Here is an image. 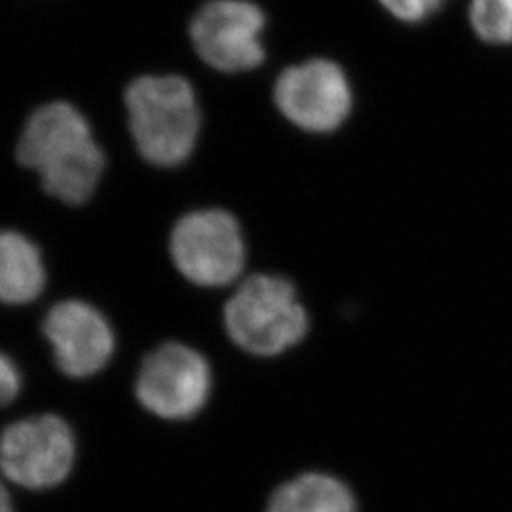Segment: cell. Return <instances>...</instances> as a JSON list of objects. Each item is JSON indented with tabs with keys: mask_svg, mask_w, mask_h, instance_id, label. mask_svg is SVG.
<instances>
[{
	"mask_svg": "<svg viewBox=\"0 0 512 512\" xmlns=\"http://www.w3.org/2000/svg\"><path fill=\"white\" fill-rule=\"evenodd\" d=\"M18 160L37 173L46 194L71 205L92 198L107 164L88 120L65 101L31 114L19 137Z\"/></svg>",
	"mask_w": 512,
	"mask_h": 512,
	"instance_id": "6da1fadb",
	"label": "cell"
},
{
	"mask_svg": "<svg viewBox=\"0 0 512 512\" xmlns=\"http://www.w3.org/2000/svg\"><path fill=\"white\" fill-rule=\"evenodd\" d=\"M129 129L148 164L175 167L198 145L202 114L183 76H141L126 92Z\"/></svg>",
	"mask_w": 512,
	"mask_h": 512,
	"instance_id": "7a4b0ae2",
	"label": "cell"
},
{
	"mask_svg": "<svg viewBox=\"0 0 512 512\" xmlns=\"http://www.w3.org/2000/svg\"><path fill=\"white\" fill-rule=\"evenodd\" d=\"M224 325L238 348L272 357L293 348L306 336L308 313L287 279L253 275L228 300Z\"/></svg>",
	"mask_w": 512,
	"mask_h": 512,
	"instance_id": "3957f363",
	"label": "cell"
},
{
	"mask_svg": "<svg viewBox=\"0 0 512 512\" xmlns=\"http://www.w3.org/2000/svg\"><path fill=\"white\" fill-rule=\"evenodd\" d=\"M177 270L200 287H224L245 268V241L238 220L222 209L192 211L171 234Z\"/></svg>",
	"mask_w": 512,
	"mask_h": 512,
	"instance_id": "277c9868",
	"label": "cell"
},
{
	"mask_svg": "<svg viewBox=\"0 0 512 512\" xmlns=\"http://www.w3.org/2000/svg\"><path fill=\"white\" fill-rule=\"evenodd\" d=\"M74 459L73 429L57 416L16 421L0 435V471L27 490H50L65 482Z\"/></svg>",
	"mask_w": 512,
	"mask_h": 512,
	"instance_id": "5b68a950",
	"label": "cell"
},
{
	"mask_svg": "<svg viewBox=\"0 0 512 512\" xmlns=\"http://www.w3.org/2000/svg\"><path fill=\"white\" fill-rule=\"evenodd\" d=\"M211 385V368L202 353L169 342L143 361L135 395L141 406L158 418L188 420L207 403Z\"/></svg>",
	"mask_w": 512,
	"mask_h": 512,
	"instance_id": "8992f818",
	"label": "cell"
},
{
	"mask_svg": "<svg viewBox=\"0 0 512 512\" xmlns=\"http://www.w3.org/2000/svg\"><path fill=\"white\" fill-rule=\"evenodd\" d=\"M264 12L249 0H211L192 19L190 38L207 65L243 73L264 61Z\"/></svg>",
	"mask_w": 512,
	"mask_h": 512,
	"instance_id": "52a82bcc",
	"label": "cell"
},
{
	"mask_svg": "<svg viewBox=\"0 0 512 512\" xmlns=\"http://www.w3.org/2000/svg\"><path fill=\"white\" fill-rule=\"evenodd\" d=\"M274 95L281 114L311 133L340 128L353 105L348 76L329 59H311L283 71Z\"/></svg>",
	"mask_w": 512,
	"mask_h": 512,
	"instance_id": "ba28073f",
	"label": "cell"
},
{
	"mask_svg": "<svg viewBox=\"0 0 512 512\" xmlns=\"http://www.w3.org/2000/svg\"><path fill=\"white\" fill-rule=\"evenodd\" d=\"M44 336L59 370L71 378H90L109 365L114 332L107 317L84 300L55 304L44 319Z\"/></svg>",
	"mask_w": 512,
	"mask_h": 512,
	"instance_id": "9c48e42d",
	"label": "cell"
},
{
	"mask_svg": "<svg viewBox=\"0 0 512 512\" xmlns=\"http://www.w3.org/2000/svg\"><path fill=\"white\" fill-rule=\"evenodd\" d=\"M46 287V266L37 245L14 230L0 232V302L23 306Z\"/></svg>",
	"mask_w": 512,
	"mask_h": 512,
	"instance_id": "30bf717a",
	"label": "cell"
},
{
	"mask_svg": "<svg viewBox=\"0 0 512 512\" xmlns=\"http://www.w3.org/2000/svg\"><path fill=\"white\" fill-rule=\"evenodd\" d=\"M266 512H357V507L342 480L323 473H306L277 488Z\"/></svg>",
	"mask_w": 512,
	"mask_h": 512,
	"instance_id": "8fae6325",
	"label": "cell"
},
{
	"mask_svg": "<svg viewBox=\"0 0 512 512\" xmlns=\"http://www.w3.org/2000/svg\"><path fill=\"white\" fill-rule=\"evenodd\" d=\"M469 18L480 40L512 44V0H471Z\"/></svg>",
	"mask_w": 512,
	"mask_h": 512,
	"instance_id": "7c38bea8",
	"label": "cell"
},
{
	"mask_svg": "<svg viewBox=\"0 0 512 512\" xmlns=\"http://www.w3.org/2000/svg\"><path fill=\"white\" fill-rule=\"evenodd\" d=\"M380 4L393 18L404 23H420L440 10L444 0H380Z\"/></svg>",
	"mask_w": 512,
	"mask_h": 512,
	"instance_id": "4fadbf2b",
	"label": "cell"
},
{
	"mask_svg": "<svg viewBox=\"0 0 512 512\" xmlns=\"http://www.w3.org/2000/svg\"><path fill=\"white\" fill-rule=\"evenodd\" d=\"M21 389V374L18 366L4 353H0V408L12 403Z\"/></svg>",
	"mask_w": 512,
	"mask_h": 512,
	"instance_id": "5bb4252c",
	"label": "cell"
},
{
	"mask_svg": "<svg viewBox=\"0 0 512 512\" xmlns=\"http://www.w3.org/2000/svg\"><path fill=\"white\" fill-rule=\"evenodd\" d=\"M0 512H14V505H12V499L6 492V488L2 486L0 482Z\"/></svg>",
	"mask_w": 512,
	"mask_h": 512,
	"instance_id": "9a60e30c",
	"label": "cell"
}]
</instances>
